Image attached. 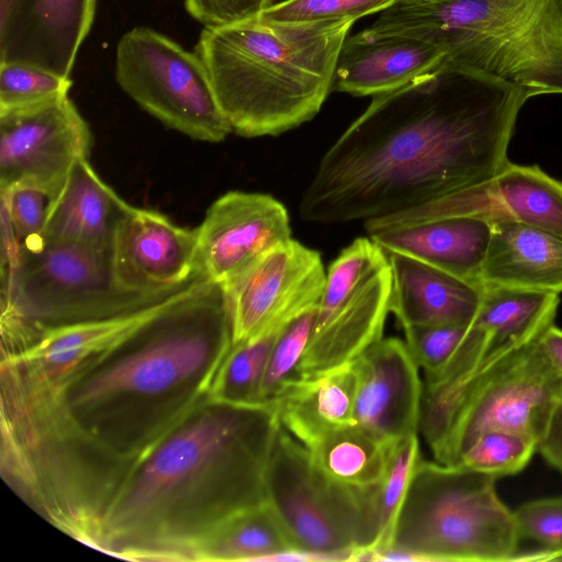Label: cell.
<instances>
[{
  "label": "cell",
  "instance_id": "1",
  "mask_svg": "<svg viewBox=\"0 0 562 562\" xmlns=\"http://www.w3.org/2000/svg\"><path fill=\"white\" fill-rule=\"evenodd\" d=\"M232 347L225 289L200 274L146 322L63 376L3 390L1 419L46 484L104 498L131 465L211 397Z\"/></svg>",
  "mask_w": 562,
  "mask_h": 562
},
{
  "label": "cell",
  "instance_id": "2",
  "mask_svg": "<svg viewBox=\"0 0 562 562\" xmlns=\"http://www.w3.org/2000/svg\"><path fill=\"white\" fill-rule=\"evenodd\" d=\"M527 100L488 75L449 70L374 97L322 157L301 218L368 221L490 181L509 162Z\"/></svg>",
  "mask_w": 562,
  "mask_h": 562
},
{
  "label": "cell",
  "instance_id": "3",
  "mask_svg": "<svg viewBox=\"0 0 562 562\" xmlns=\"http://www.w3.org/2000/svg\"><path fill=\"white\" fill-rule=\"evenodd\" d=\"M276 403L207 398L123 475L90 547L126 560L192 561L225 519L266 503Z\"/></svg>",
  "mask_w": 562,
  "mask_h": 562
},
{
  "label": "cell",
  "instance_id": "4",
  "mask_svg": "<svg viewBox=\"0 0 562 562\" xmlns=\"http://www.w3.org/2000/svg\"><path fill=\"white\" fill-rule=\"evenodd\" d=\"M353 23H281L256 16L204 27L195 53L232 132L278 136L312 120L331 91Z\"/></svg>",
  "mask_w": 562,
  "mask_h": 562
},
{
  "label": "cell",
  "instance_id": "5",
  "mask_svg": "<svg viewBox=\"0 0 562 562\" xmlns=\"http://www.w3.org/2000/svg\"><path fill=\"white\" fill-rule=\"evenodd\" d=\"M366 31L439 47L442 71L488 75L528 99L562 94V0H398Z\"/></svg>",
  "mask_w": 562,
  "mask_h": 562
},
{
  "label": "cell",
  "instance_id": "6",
  "mask_svg": "<svg viewBox=\"0 0 562 562\" xmlns=\"http://www.w3.org/2000/svg\"><path fill=\"white\" fill-rule=\"evenodd\" d=\"M541 335L499 355L453 393L423 397L419 431L437 462L458 465L469 447L493 430L539 443L562 401V373L544 352Z\"/></svg>",
  "mask_w": 562,
  "mask_h": 562
},
{
  "label": "cell",
  "instance_id": "7",
  "mask_svg": "<svg viewBox=\"0 0 562 562\" xmlns=\"http://www.w3.org/2000/svg\"><path fill=\"white\" fill-rule=\"evenodd\" d=\"M1 268L2 348L44 328L122 315L178 292H124L113 278L111 251L43 237L21 241L15 254L2 258Z\"/></svg>",
  "mask_w": 562,
  "mask_h": 562
},
{
  "label": "cell",
  "instance_id": "8",
  "mask_svg": "<svg viewBox=\"0 0 562 562\" xmlns=\"http://www.w3.org/2000/svg\"><path fill=\"white\" fill-rule=\"evenodd\" d=\"M495 481L482 472L423 458L392 547L413 553L417 562L514 561L520 538Z\"/></svg>",
  "mask_w": 562,
  "mask_h": 562
},
{
  "label": "cell",
  "instance_id": "9",
  "mask_svg": "<svg viewBox=\"0 0 562 562\" xmlns=\"http://www.w3.org/2000/svg\"><path fill=\"white\" fill-rule=\"evenodd\" d=\"M266 502L293 547L348 554L373 548L378 536L374 486L349 488L324 480L306 448L280 424L265 473Z\"/></svg>",
  "mask_w": 562,
  "mask_h": 562
},
{
  "label": "cell",
  "instance_id": "10",
  "mask_svg": "<svg viewBox=\"0 0 562 562\" xmlns=\"http://www.w3.org/2000/svg\"><path fill=\"white\" fill-rule=\"evenodd\" d=\"M115 78L145 111L191 138L218 143L232 132L196 53L153 29L122 35Z\"/></svg>",
  "mask_w": 562,
  "mask_h": 562
},
{
  "label": "cell",
  "instance_id": "11",
  "mask_svg": "<svg viewBox=\"0 0 562 562\" xmlns=\"http://www.w3.org/2000/svg\"><path fill=\"white\" fill-rule=\"evenodd\" d=\"M390 302L386 252L370 237L355 239L328 268L296 378L350 363L381 339Z\"/></svg>",
  "mask_w": 562,
  "mask_h": 562
},
{
  "label": "cell",
  "instance_id": "12",
  "mask_svg": "<svg viewBox=\"0 0 562 562\" xmlns=\"http://www.w3.org/2000/svg\"><path fill=\"white\" fill-rule=\"evenodd\" d=\"M90 147L89 125L68 95L1 111L0 192L30 186L52 200Z\"/></svg>",
  "mask_w": 562,
  "mask_h": 562
},
{
  "label": "cell",
  "instance_id": "13",
  "mask_svg": "<svg viewBox=\"0 0 562 562\" xmlns=\"http://www.w3.org/2000/svg\"><path fill=\"white\" fill-rule=\"evenodd\" d=\"M326 281L321 255L297 240L274 247L225 289L233 345L278 333L318 305Z\"/></svg>",
  "mask_w": 562,
  "mask_h": 562
},
{
  "label": "cell",
  "instance_id": "14",
  "mask_svg": "<svg viewBox=\"0 0 562 562\" xmlns=\"http://www.w3.org/2000/svg\"><path fill=\"white\" fill-rule=\"evenodd\" d=\"M198 232L176 225L154 210L127 204L111 247L116 285L132 294L159 295L179 291L201 272Z\"/></svg>",
  "mask_w": 562,
  "mask_h": 562
},
{
  "label": "cell",
  "instance_id": "15",
  "mask_svg": "<svg viewBox=\"0 0 562 562\" xmlns=\"http://www.w3.org/2000/svg\"><path fill=\"white\" fill-rule=\"evenodd\" d=\"M471 215L488 222H516L562 237V182L537 165L508 162L493 179L435 201L397 212L392 225Z\"/></svg>",
  "mask_w": 562,
  "mask_h": 562
},
{
  "label": "cell",
  "instance_id": "16",
  "mask_svg": "<svg viewBox=\"0 0 562 562\" xmlns=\"http://www.w3.org/2000/svg\"><path fill=\"white\" fill-rule=\"evenodd\" d=\"M198 232V269L223 286L291 239L289 213L273 196L229 191L207 209Z\"/></svg>",
  "mask_w": 562,
  "mask_h": 562
},
{
  "label": "cell",
  "instance_id": "17",
  "mask_svg": "<svg viewBox=\"0 0 562 562\" xmlns=\"http://www.w3.org/2000/svg\"><path fill=\"white\" fill-rule=\"evenodd\" d=\"M97 0H0V63L70 77Z\"/></svg>",
  "mask_w": 562,
  "mask_h": 562
},
{
  "label": "cell",
  "instance_id": "18",
  "mask_svg": "<svg viewBox=\"0 0 562 562\" xmlns=\"http://www.w3.org/2000/svg\"><path fill=\"white\" fill-rule=\"evenodd\" d=\"M351 363L356 425L387 442L418 432L424 383L406 342L382 337Z\"/></svg>",
  "mask_w": 562,
  "mask_h": 562
},
{
  "label": "cell",
  "instance_id": "19",
  "mask_svg": "<svg viewBox=\"0 0 562 562\" xmlns=\"http://www.w3.org/2000/svg\"><path fill=\"white\" fill-rule=\"evenodd\" d=\"M443 60L445 53L428 42L363 30L345 40L331 90L376 97L438 76Z\"/></svg>",
  "mask_w": 562,
  "mask_h": 562
},
{
  "label": "cell",
  "instance_id": "20",
  "mask_svg": "<svg viewBox=\"0 0 562 562\" xmlns=\"http://www.w3.org/2000/svg\"><path fill=\"white\" fill-rule=\"evenodd\" d=\"M391 269L390 311L402 328L470 324L483 286L409 256L385 251Z\"/></svg>",
  "mask_w": 562,
  "mask_h": 562
},
{
  "label": "cell",
  "instance_id": "21",
  "mask_svg": "<svg viewBox=\"0 0 562 562\" xmlns=\"http://www.w3.org/2000/svg\"><path fill=\"white\" fill-rule=\"evenodd\" d=\"M492 223L471 215L447 216L370 235L384 251L398 252L472 283L480 274Z\"/></svg>",
  "mask_w": 562,
  "mask_h": 562
},
{
  "label": "cell",
  "instance_id": "22",
  "mask_svg": "<svg viewBox=\"0 0 562 562\" xmlns=\"http://www.w3.org/2000/svg\"><path fill=\"white\" fill-rule=\"evenodd\" d=\"M127 203L79 159L65 184L49 200L43 238L99 251H111L116 225Z\"/></svg>",
  "mask_w": 562,
  "mask_h": 562
},
{
  "label": "cell",
  "instance_id": "23",
  "mask_svg": "<svg viewBox=\"0 0 562 562\" xmlns=\"http://www.w3.org/2000/svg\"><path fill=\"white\" fill-rule=\"evenodd\" d=\"M480 283L562 293V237L516 222L493 223Z\"/></svg>",
  "mask_w": 562,
  "mask_h": 562
},
{
  "label": "cell",
  "instance_id": "24",
  "mask_svg": "<svg viewBox=\"0 0 562 562\" xmlns=\"http://www.w3.org/2000/svg\"><path fill=\"white\" fill-rule=\"evenodd\" d=\"M278 417L304 447L336 429L356 425V374L352 363L327 372L295 378L277 398Z\"/></svg>",
  "mask_w": 562,
  "mask_h": 562
},
{
  "label": "cell",
  "instance_id": "25",
  "mask_svg": "<svg viewBox=\"0 0 562 562\" xmlns=\"http://www.w3.org/2000/svg\"><path fill=\"white\" fill-rule=\"evenodd\" d=\"M393 445L353 425L327 432L305 448L313 468L324 480L363 490L381 481Z\"/></svg>",
  "mask_w": 562,
  "mask_h": 562
},
{
  "label": "cell",
  "instance_id": "26",
  "mask_svg": "<svg viewBox=\"0 0 562 562\" xmlns=\"http://www.w3.org/2000/svg\"><path fill=\"white\" fill-rule=\"evenodd\" d=\"M290 549L295 548L266 502L221 522L196 548L192 561H265Z\"/></svg>",
  "mask_w": 562,
  "mask_h": 562
},
{
  "label": "cell",
  "instance_id": "27",
  "mask_svg": "<svg viewBox=\"0 0 562 562\" xmlns=\"http://www.w3.org/2000/svg\"><path fill=\"white\" fill-rule=\"evenodd\" d=\"M422 459L418 432L394 442L385 472L375 487L376 542L372 550L360 555L359 561H368L370 554L393 546L397 520Z\"/></svg>",
  "mask_w": 562,
  "mask_h": 562
},
{
  "label": "cell",
  "instance_id": "28",
  "mask_svg": "<svg viewBox=\"0 0 562 562\" xmlns=\"http://www.w3.org/2000/svg\"><path fill=\"white\" fill-rule=\"evenodd\" d=\"M280 331L233 345L212 385L211 397L240 405H258L265 369Z\"/></svg>",
  "mask_w": 562,
  "mask_h": 562
},
{
  "label": "cell",
  "instance_id": "29",
  "mask_svg": "<svg viewBox=\"0 0 562 562\" xmlns=\"http://www.w3.org/2000/svg\"><path fill=\"white\" fill-rule=\"evenodd\" d=\"M537 450L538 442L529 437L493 430L479 437L462 454L458 465L497 480L522 471Z\"/></svg>",
  "mask_w": 562,
  "mask_h": 562
},
{
  "label": "cell",
  "instance_id": "30",
  "mask_svg": "<svg viewBox=\"0 0 562 562\" xmlns=\"http://www.w3.org/2000/svg\"><path fill=\"white\" fill-rule=\"evenodd\" d=\"M316 311L317 306L304 312L280 330L261 380V404L272 403L284 385L297 376V368L311 337Z\"/></svg>",
  "mask_w": 562,
  "mask_h": 562
},
{
  "label": "cell",
  "instance_id": "31",
  "mask_svg": "<svg viewBox=\"0 0 562 562\" xmlns=\"http://www.w3.org/2000/svg\"><path fill=\"white\" fill-rule=\"evenodd\" d=\"M72 81L22 63H0V112L68 95Z\"/></svg>",
  "mask_w": 562,
  "mask_h": 562
},
{
  "label": "cell",
  "instance_id": "32",
  "mask_svg": "<svg viewBox=\"0 0 562 562\" xmlns=\"http://www.w3.org/2000/svg\"><path fill=\"white\" fill-rule=\"evenodd\" d=\"M398 0H284L272 3L258 16L268 22L305 23L351 19L382 12Z\"/></svg>",
  "mask_w": 562,
  "mask_h": 562
},
{
  "label": "cell",
  "instance_id": "33",
  "mask_svg": "<svg viewBox=\"0 0 562 562\" xmlns=\"http://www.w3.org/2000/svg\"><path fill=\"white\" fill-rule=\"evenodd\" d=\"M470 324L403 329L414 360L425 372V382L436 380L443 373L462 344Z\"/></svg>",
  "mask_w": 562,
  "mask_h": 562
},
{
  "label": "cell",
  "instance_id": "34",
  "mask_svg": "<svg viewBox=\"0 0 562 562\" xmlns=\"http://www.w3.org/2000/svg\"><path fill=\"white\" fill-rule=\"evenodd\" d=\"M48 203V195L34 187L15 186L1 191V212L9 218L20 241L43 236Z\"/></svg>",
  "mask_w": 562,
  "mask_h": 562
},
{
  "label": "cell",
  "instance_id": "35",
  "mask_svg": "<svg viewBox=\"0 0 562 562\" xmlns=\"http://www.w3.org/2000/svg\"><path fill=\"white\" fill-rule=\"evenodd\" d=\"M520 539H529L543 548L562 547V496L521 504L513 510Z\"/></svg>",
  "mask_w": 562,
  "mask_h": 562
},
{
  "label": "cell",
  "instance_id": "36",
  "mask_svg": "<svg viewBox=\"0 0 562 562\" xmlns=\"http://www.w3.org/2000/svg\"><path fill=\"white\" fill-rule=\"evenodd\" d=\"M184 4L205 27H220L258 16L272 0H184Z\"/></svg>",
  "mask_w": 562,
  "mask_h": 562
},
{
  "label": "cell",
  "instance_id": "37",
  "mask_svg": "<svg viewBox=\"0 0 562 562\" xmlns=\"http://www.w3.org/2000/svg\"><path fill=\"white\" fill-rule=\"evenodd\" d=\"M538 451L551 467L562 473V401L557 405L538 443Z\"/></svg>",
  "mask_w": 562,
  "mask_h": 562
},
{
  "label": "cell",
  "instance_id": "38",
  "mask_svg": "<svg viewBox=\"0 0 562 562\" xmlns=\"http://www.w3.org/2000/svg\"><path fill=\"white\" fill-rule=\"evenodd\" d=\"M540 344L547 356L562 373V329L552 324L541 335Z\"/></svg>",
  "mask_w": 562,
  "mask_h": 562
},
{
  "label": "cell",
  "instance_id": "39",
  "mask_svg": "<svg viewBox=\"0 0 562 562\" xmlns=\"http://www.w3.org/2000/svg\"><path fill=\"white\" fill-rule=\"evenodd\" d=\"M514 561L520 562H549L562 561V547L541 548L532 551L518 552Z\"/></svg>",
  "mask_w": 562,
  "mask_h": 562
},
{
  "label": "cell",
  "instance_id": "40",
  "mask_svg": "<svg viewBox=\"0 0 562 562\" xmlns=\"http://www.w3.org/2000/svg\"><path fill=\"white\" fill-rule=\"evenodd\" d=\"M408 1L429 2V1H437V0H408Z\"/></svg>",
  "mask_w": 562,
  "mask_h": 562
}]
</instances>
